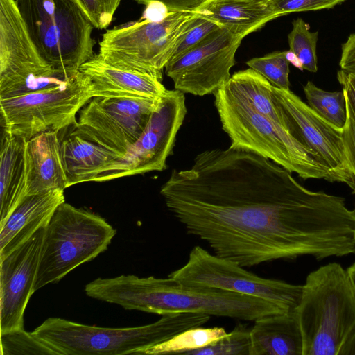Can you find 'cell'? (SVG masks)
Listing matches in <instances>:
<instances>
[{"label":"cell","mask_w":355,"mask_h":355,"mask_svg":"<svg viewBox=\"0 0 355 355\" xmlns=\"http://www.w3.org/2000/svg\"><path fill=\"white\" fill-rule=\"evenodd\" d=\"M160 194L188 234L243 267L355 254V209L344 198L309 190L250 151H203L174 169Z\"/></svg>","instance_id":"1"},{"label":"cell","mask_w":355,"mask_h":355,"mask_svg":"<svg viewBox=\"0 0 355 355\" xmlns=\"http://www.w3.org/2000/svg\"><path fill=\"white\" fill-rule=\"evenodd\" d=\"M87 296L125 309L164 315L199 313L248 321L287 313L279 305L238 293L183 285L170 277L133 275L97 278L85 288Z\"/></svg>","instance_id":"2"},{"label":"cell","mask_w":355,"mask_h":355,"mask_svg":"<svg viewBox=\"0 0 355 355\" xmlns=\"http://www.w3.org/2000/svg\"><path fill=\"white\" fill-rule=\"evenodd\" d=\"M296 312L302 355H355V292L340 263L307 275Z\"/></svg>","instance_id":"3"},{"label":"cell","mask_w":355,"mask_h":355,"mask_svg":"<svg viewBox=\"0 0 355 355\" xmlns=\"http://www.w3.org/2000/svg\"><path fill=\"white\" fill-rule=\"evenodd\" d=\"M209 319L210 315L205 313H173L143 326L107 328L49 318L32 333L62 355L144 354L184 330L203 325Z\"/></svg>","instance_id":"4"},{"label":"cell","mask_w":355,"mask_h":355,"mask_svg":"<svg viewBox=\"0 0 355 355\" xmlns=\"http://www.w3.org/2000/svg\"><path fill=\"white\" fill-rule=\"evenodd\" d=\"M214 95L230 147L268 158L304 180H327L328 170L316 155L279 124L254 110L226 85Z\"/></svg>","instance_id":"5"},{"label":"cell","mask_w":355,"mask_h":355,"mask_svg":"<svg viewBox=\"0 0 355 355\" xmlns=\"http://www.w3.org/2000/svg\"><path fill=\"white\" fill-rule=\"evenodd\" d=\"M42 57L64 79L75 77L95 55L94 28L71 0H16Z\"/></svg>","instance_id":"6"},{"label":"cell","mask_w":355,"mask_h":355,"mask_svg":"<svg viewBox=\"0 0 355 355\" xmlns=\"http://www.w3.org/2000/svg\"><path fill=\"white\" fill-rule=\"evenodd\" d=\"M115 234L116 230L99 215L61 203L45 227L35 292L96 258Z\"/></svg>","instance_id":"7"},{"label":"cell","mask_w":355,"mask_h":355,"mask_svg":"<svg viewBox=\"0 0 355 355\" xmlns=\"http://www.w3.org/2000/svg\"><path fill=\"white\" fill-rule=\"evenodd\" d=\"M197 16L194 10L168 11L159 20L141 18L114 26L102 35L96 55L114 67L162 80L163 69Z\"/></svg>","instance_id":"8"},{"label":"cell","mask_w":355,"mask_h":355,"mask_svg":"<svg viewBox=\"0 0 355 355\" xmlns=\"http://www.w3.org/2000/svg\"><path fill=\"white\" fill-rule=\"evenodd\" d=\"M92 98L89 80L79 71L60 86L0 99L3 132L26 140L42 132H59L76 123V114Z\"/></svg>","instance_id":"9"},{"label":"cell","mask_w":355,"mask_h":355,"mask_svg":"<svg viewBox=\"0 0 355 355\" xmlns=\"http://www.w3.org/2000/svg\"><path fill=\"white\" fill-rule=\"evenodd\" d=\"M68 80L40 54L16 0H0V99L58 87Z\"/></svg>","instance_id":"10"},{"label":"cell","mask_w":355,"mask_h":355,"mask_svg":"<svg viewBox=\"0 0 355 355\" xmlns=\"http://www.w3.org/2000/svg\"><path fill=\"white\" fill-rule=\"evenodd\" d=\"M168 277L188 286L220 289L260 297L286 311H296L302 285L255 275L239 263L213 255L200 246L189 253L186 264Z\"/></svg>","instance_id":"11"},{"label":"cell","mask_w":355,"mask_h":355,"mask_svg":"<svg viewBox=\"0 0 355 355\" xmlns=\"http://www.w3.org/2000/svg\"><path fill=\"white\" fill-rule=\"evenodd\" d=\"M186 114L184 94L167 89L139 139L123 157L115 161L94 182L165 170Z\"/></svg>","instance_id":"12"},{"label":"cell","mask_w":355,"mask_h":355,"mask_svg":"<svg viewBox=\"0 0 355 355\" xmlns=\"http://www.w3.org/2000/svg\"><path fill=\"white\" fill-rule=\"evenodd\" d=\"M160 98L93 97L80 110L72 131L122 158L143 132Z\"/></svg>","instance_id":"13"},{"label":"cell","mask_w":355,"mask_h":355,"mask_svg":"<svg viewBox=\"0 0 355 355\" xmlns=\"http://www.w3.org/2000/svg\"><path fill=\"white\" fill-rule=\"evenodd\" d=\"M243 37L220 27L182 55L171 60L165 73L175 89L203 96L214 94L230 80Z\"/></svg>","instance_id":"14"},{"label":"cell","mask_w":355,"mask_h":355,"mask_svg":"<svg viewBox=\"0 0 355 355\" xmlns=\"http://www.w3.org/2000/svg\"><path fill=\"white\" fill-rule=\"evenodd\" d=\"M271 93L288 119L291 135L327 168V180L345 183L355 194V175L345 154L343 129L327 121L290 89L272 85Z\"/></svg>","instance_id":"15"},{"label":"cell","mask_w":355,"mask_h":355,"mask_svg":"<svg viewBox=\"0 0 355 355\" xmlns=\"http://www.w3.org/2000/svg\"><path fill=\"white\" fill-rule=\"evenodd\" d=\"M46 226L0 259V334L24 329V313L35 292Z\"/></svg>","instance_id":"16"},{"label":"cell","mask_w":355,"mask_h":355,"mask_svg":"<svg viewBox=\"0 0 355 355\" xmlns=\"http://www.w3.org/2000/svg\"><path fill=\"white\" fill-rule=\"evenodd\" d=\"M80 71L89 80L92 98L156 99L167 90L157 78L114 67L96 54L80 67Z\"/></svg>","instance_id":"17"},{"label":"cell","mask_w":355,"mask_h":355,"mask_svg":"<svg viewBox=\"0 0 355 355\" xmlns=\"http://www.w3.org/2000/svg\"><path fill=\"white\" fill-rule=\"evenodd\" d=\"M64 201V191L58 189L24 195L0 227V259L46 225Z\"/></svg>","instance_id":"18"},{"label":"cell","mask_w":355,"mask_h":355,"mask_svg":"<svg viewBox=\"0 0 355 355\" xmlns=\"http://www.w3.org/2000/svg\"><path fill=\"white\" fill-rule=\"evenodd\" d=\"M60 146L58 132H42L26 141L25 195L67 188Z\"/></svg>","instance_id":"19"},{"label":"cell","mask_w":355,"mask_h":355,"mask_svg":"<svg viewBox=\"0 0 355 355\" xmlns=\"http://www.w3.org/2000/svg\"><path fill=\"white\" fill-rule=\"evenodd\" d=\"M194 11L243 37L280 17L272 0H205Z\"/></svg>","instance_id":"20"},{"label":"cell","mask_w":355,"mask_h":355,"mask_svg":"<svg viewBox=\"0 0 355 355\" xmlns=\"http://www.w3.org/2000/svg\"><path fill=\"white\" fill-rule=\"evenodd\" d=\"M254 322L250 330V355H302L303 340L296 311Z\"/></svg>","instance_id":"21"},{"label":"cell","mask_w":355,"mask_h":355,"mask_svg":"<svg viewBox=\"0 0 355 355\" xmlns=\"http://www.w3.org/2000/svg\"><path fill=\"white\" fill-rule=\"evenodd\" d=\"M60 151L67 187L94 181L103 171L121 158L73 131L60 141Z\"/></svg>","instance_id":"22"},{"label":"cell","mask_w":355,"mask_h":355,"mask_svg":"<svg viewBox=\"0 0 355 355\" xmlns=\"http://www.w3.org/2000/svg\"><path fill=\"white\" fill-rule=\"evenodd\" d=\"M26 139L3 132L0 156V227L25 195Z\"/></svg>","instance_id":"23"},{"label":"cell","mask_w":355,"mask_h":355,"mask_svg":"<svg viewBox=\"0 0 355 355\" xmlns=\"http://www.w3.org/2000/svg\"><path fill=\"white\" fill-rule=\"evenodd\" d=\"M225 85L254 110L279 124L291 133L288 119L275 102L271 93L272 85L265 77L249 68L233 73Z\"/></svg>","instance_id":"24"},{"label":"cell","mask_w":355,"mask_h":355,"mask_svg":"<svg viewBox=\"0 0 355 355\" xmlns=\"http://www.w3.org/2000/svg\"><path fill=\"white\" fill-rule=\"evenodd\" d=\"M227 333L223 327H196L178 334L170 339L147 349L144 354H186L216 342Z\"/></svg>","instance_id":"25"},{"label":"cell","mask_w":355,"mask_h":355,"mask_svg":"<svg viewBox=\"0 0 355 355\" xmlns=\"http://www.w3.org/2000/svg\"><path fill=\"white\" fill-rule=\"evenodd\" d=\"M309 105L318 115L335 127L343 129L347 122L346 98L344 92H328L308 81L303 87Z\"/></svg>","instance_id":"26"},{"label":"cell","mask_w":355,"mask_h":355,"mask_svg":"<svg viewBox=\"0 0 355 355\" xmlns=\"http://www.w3.org/2000/svg\"><path fill=\"white\" fill-rule=\"evenodd\" d=\"M292 26V30L288 35L289 50L298 58L303 69L317 72L318 31H310L309 25L300 17L293 21Z\"/></svg>","instance_id":"27"},{"label":"cell","mask_w":355,"mask_h":355,"mask_svg":"<svg viewBox=\"0 0 355 355\" xmlns=\"http://www.w3.org/2000/svg\"><path fill=\"white\" fill-rule=\"evenodd\" d=\"M1 335V354L62 355L52 345L22 329L8 331Z\"/></svg>","instance_id":"28"},{"label":"cell","mask_w":355,"mask_h":355,"mask_svg":"<svg viewBox=\"0 0 355 355\" xmlns=\"http://www.w3.org/2000/svg\"><path fill=\"white\" fill-rule=\"evenodd\" d=\"M289 64L287 51H274L246 62L250 68L265 77L272 85L282 89H290Z\"/></svg>","instance_id":"29"},{"label":"cell","mask_w":355,"mask_h":355,"mask_svg":"<svg viewBox=\"0 0 355 355\" xmlns=\"http://www.w3.org/2000/svg\"><path fill=\"white\" fill-rule=\"evenodd\" d=\"M250 330L245 324H239L234 329L212 344L187 354L194 355H250Z\"/></svg>","instance_id":"30"},{"label":"cell","mask_w":355,"mask_h":355,"mask_svg":"<svg viewBox=\"0 0 355 355\" xmlns=\"http://www.w3.org/2000/svg\"><path fill=\"white\" fill-rule=\"evenodd\" d=\"M95 28L106 29L122 0H71Z\"/></svg>","instance_id":"31"},{"label":"cell","mask_w":355,"mask_h":355,"mask_svg":"<svg viewBox=\"0 0 355 355\" xmlns=\"http://www.w3.org/2000/svg\"><path fill=\"white\" fill-rule=\"evenodd\" d=\"M220 27L222 26L216 22L198 15L191 29L176 46L171 60L175 59L190 51L212 32Z\"/></svg>","instance_id":"32"},{"label":"cell","mask_w":355,"mask_h":355,"mask_svg":"<svg viewBox=\"0 0 355 355\" xmlns=\"http://www.w3.org/2000/svg\"><path fill=\"white\" fill-rule=\"evenodd\" d=\"M280 17L291 12L333 8L346 0H272Z\"/></svg>","instance_id":"33"},{"label":"cell","mask_w":355,"mask_h":355,"mask_svg":"<svg viewBox=\"0 0 355 355\" xmlns=\"http://www.w3.org/2000/svg\"><path fill=\"white\" fill-rule=\"evenodd\" d=\"M346 106L347 117L345 125L343 128V138L347 160L355 175V116L347 100Z\"/></svg>","instance_id":"34"},{"label":"cell","mask_w":355,"mask_h":355,"mask_svg":"<svg viewBox=\"0 0 355 355\" xmlns=\"http://www.w3.org/2000/svg\"><path fill=\"white\" fill-rule=\"evenodd\" d=\"M340 69L355 74V33L351 34L341 46Z\"/></svg>","instance_id":"35"},{"label":"cell","mask_w":355,"mask_h":355,"mask_svg":"<svg viewBox=\"0 0 355 355\" xmlns=\"http://www.w3.org/2000/svg\"><path fill=\"white\" fill-rule=\"evenodd\" d=\"M140 4L147 6L150 3L157 2L164 4L168 11L195 10L205 0H135Z\"/></svg>","instance_id":"36"},{"label":"cell","mask_w":355,"mask_h":355,"mask_svg":"<svg viewBox=\"0 0 355 355\" xmlns=\"http://www.w3.org/2000/svg\"><path fill=\"white\" fill-rule=\"evenodd\" d=\"M338 80L343 86L346 100L355 116V74L339 70Z\"/></svg>","instance_id":"37"},{"label":"cell","mask_w":355,"mask_h":355,"mask_svg":"<svg viewBox=\"0 0 355 355\" xmlns=\"http://www.w3.org/2000/svg\"><path fill=\"white\" fill-rule=\"evenodd\" d=\"M346 270L355 292V262L350 265Z\"/></svg>","instance_id":"38"}]
</instances>
